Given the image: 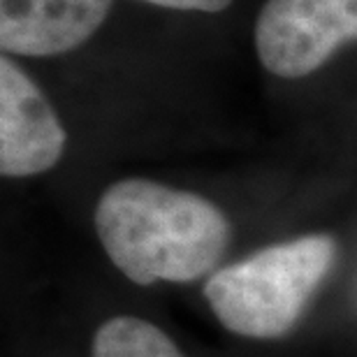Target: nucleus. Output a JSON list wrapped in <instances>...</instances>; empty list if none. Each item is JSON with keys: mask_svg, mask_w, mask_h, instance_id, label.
I'll return each instance as SVG.
<instances>
[{"mask_svg": "<svg viewBox=\"0 0 357 357\" xmlns=\"http://www.w3.org/2000/svg\"><path fill=\"white\" fill-rule=\"evenodd\" d=\"M337 260L330 234H304L218 269L204 297L218 323L246 339H278L299 323Z\"/></svg>", "mask_w": 357, "mask_h": 357, "instance_id": "nucleus-2", "label": "nucleus"}, {"mask_svg": "<svg viewBox=\"0 0 357 357\" xmlns=\"http://www.w3.org/2000/svg\"><path fill=\"white\" fill-rule=\"evenodd\" d=\"M91 357H185L160 327L144 318L116 316L98 327Z\"/></svg>", "mask_w": 357, "mask_h": 357, "instance_id": "nucleus-6", "label": "nucleus"}, {"mask_svg": "<svg viewBox=\"0 0 357 357\" xmlns=\"http://www.w3.org/2000/svg\"><path fill=\"white\" fill-rule=\"evenodd\" d=\"M144 3L169 7V10H185V12H223L232 5V0H144Z\"/></svg>", "mask_w": 357, "mask_h": 357, "instance_id": "nucleus-7", "label": "nucleus"}, {"mask_svg": "<svg viewBox=\"0 0 357 357\" xmlns=\"http://www.w3.org/2000/svg\"><path fill=\"white\" fill-rule=\"evenodd\" d=\"M114 0H0V47L14 56H59L105 24Z\"/></svg>", "mask_w": 357, "mask_h": 357, "instance_id": "nucleus-5", "label": "nucleus"}, {"mask_svg": "<svg viewBox=\"0 0 357 357\" xmlns=\"http://www.w3.org/2000/svg\"><path fill=\"white\" fill-rule=\"evenodd\" d=\"M253 40L265 70L299 79L357 42V0H267Z\"/></svg>", "mask_w": 357, "mask_h": 357, "instance_id": "nucleus-3", "label": "nucleus"}, {"mask_svg": "<svg viewBox=\"0 0 357 357\" xmlns=\"http://www.w3.org/2000/svg\"><path fill=\"white\" fill-rule=\"evenodd\" d=\"M107 258L132 283H190L223 260L232 225L216 204L149 178H123L96 206Z\"/></svg>", "mask_w": 357, "mask_h": 357, "instance_id": "nucleus-1", "label": "nucleus"}, {"mask_svg": "<svg viewBox=\"0 0 357 357\" xmlns=\"http://www.w3.org/2000/svg\"><path fill=\"white\" fill-rule=\"evenodd\" d=\"M68 144L45 93L10 56L0 59V172L24 178L52 169Z\"/></svg>", "mask_w": 357, "mask_h": 357, "instance_id": "nucleus-4", "label": "nucleus"}]
</instances>
